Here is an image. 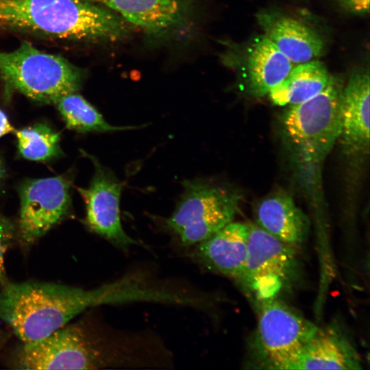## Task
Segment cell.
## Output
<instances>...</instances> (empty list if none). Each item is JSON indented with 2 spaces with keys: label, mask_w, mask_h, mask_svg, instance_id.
<instances>
[{
  "label": "cell",
  "mask_w": 370,
  "mask_h": 370,
  "mask_svg": "<svg viewBox=\"0 0 370 370\" xmlns=\"http://www.w3.org/2000/svg\"><path fill=\"white\" fill-rule=\"evenodd\" d=\"M149 289L138 275L128 274L98 288L53 283H7L0 291V319L24 343L42 339L88 308L145 301Z\"/></svg>",
  "instance_id": "1"
},
{
  "label": "cell",
  "mask_w": 370,
  "mask_h": 370,
  "mask_svg": "<svg viewBox=\"0 0 370 370\" xmlns=\"http://www.w3.org/2000/svg\"><path fill=\"white\" fill-rule=\"evenodd\" d=\"M140 338L112 331L95 334L79 325L63 326L47 336L24 343L16 365L23 369H95L136 367L141 362Z\"/></svg>",
  "instance_id": "2"
},
{
  "label": "cell",
  "mask_w": 370,
  "mask_h": 370,
  "mask_svg": "<svg viewBox=\"0 0 370 370\" xmlns=\"http://www.w3.org/2000/svg\"><path fill=\"white\" fill-rule=\"evenodd\" d=\"M0 28L73 40H116L125 21L88 0H0Z\"/></svg>",
  "instance_id": "3"
},
{
  "label": "cell",
  "mask_w": 370,
  "mask_h": 370,
  "mask_svg": "<svg viewBox=\"0 0 370 370\" xmlns=\"http://www.w3.org/2000/svg\"><path fill=\"white\" fill-rule=\"evenodd\" d=\"M0 75L14 89L45 103H55L79 88V71L64 58L43 52L24 41L16 49L0 52Z\"/></svg>",
  "instance_id": "4"
},
{
  "label": "cell",
  "mask_w": 370,
  "mask_h": 370,
  "mask_svg": "<svg viewBox=\"0 0 370 370\" xmlns=\"http://www.w3.org/2000/svg\"><path fill=\"white\" fill-rule=\"evenodd\" d=\"M343 88L332 77L317 95L304 102L288 106L284 112L281 118L283 132L304 160H322L338 140Z\"/></svg>",
  "instance_id": "5"
},
{
  "label": "cell",
  "mask_w": 370,
  "mask_h": 370,
  "mask_svg": "<svg viewBox=\"0 0 370 370\" xmlns=\"http://www.w3.org/2000/svg\"><path fill=\"white\" fill-rule=\"evenodd\" d=\"M176 208L164 221L184 245L198 244L233 221L237 196L227 188L204 179L185 180Z\"/></svg>",
  "instance_id": "6"
},
{
  "label": "cell",
  "mask_w": 370,
  "mask_h": 370,
  "mask_svg": "<svg viewBox=\"0 0 370 370\" xmlns=\"http://www.w3.org/2000/svg\"><path fill=\"white\" fill-rule=\"evenodd\" d=\"M258 302L256 359L266 369H290L319 327L278 298Z\"/></svg>",
  "instance_id": "7"
},
{
  "label": "cell",
  "mask_w": 370,
  "mask_h": 370,
  "mask_svg": "<svg viewBox=\"0 0 370 370\" xmlns=\"http://www.w3.org/2000/svg\"><path fill=\"white\" fill-rule=\"evenodd\" d=\"M247 256L240 281L257 301L278 298L292 289L301 275L296 249L256 223H247Z\"/></svg>",
  "instance_id": "8"
},
{
  "label": "cell",
  "mask_w": 370,
  "mask_h": 370,
  "mask_svg": "<svg viewBox=\"0 0 370 370\" xmlns=\"http://www.w3.org/2000/svg\"><path fill=\"white\" fill-rule=\"evenodd\" d=\"M70 183L63 176L27 180L20 188L19 231L31 243L45 234L68 213Z\"/></svg>",
  "instance_id": "9"
},
{
  "label": "cell",
  "mask_w": 370,
  "mask_h": 370,
  "mask_svg": "<svg viewBox=\"0 0 370 370\" xmlns=\"http://www.w3.org/2000/svg\"><path fill=\"white\" fill-rule=\"evenodd\" d=\"M95 173L89 186L77 188L86 204V221L96 234L116 247L127 249L138 243L124 231L120 218V197L123 184L115 174L92 159Z\"/></svg>",
  "instance_id": "10"
},
{
  "label": "cell",
  "mask_w": 370,
  "mask_h": 370,
  "mask_svg": "<svg viewBox=\"0 0 370 370\" xmlns=\"http://www.w3.org/2000/svg\"><path fill=\"white\" fill-rule=\"evenodd\" d=\"M369 81L368 70H358L350 75L343 88L338 140L348 153L369 152Z\"/></svg>",
  "instance_id": "11"
},
{
  "label": "cell",
  "mask_w": 370,
  "mask_h": 370,
  "mask_svg": "<svg viewBox=\"0 0 370 370\" xmlns=\"http://www.w3.org/2000/svg\"><path fill=\"white\" fill-rule=\"evenodd\" d=\"M248 226L231 222L198 243L195 258L210 270L240 282L247 256Z\"/></svg>",
  "instance_id": "12"
},
{
  "label": "cell",
  "mask_w": 370,
  "mask_h": 370,
  "mask_svg": "<svg viewBox=\"0 0 370 370\" xmlns=\"http://www.w3.org/2000/svg\"><path fill=\"white\" fill-rule=\"evenodd\" d=\"M255 218L256 225L295 249L308 238L309 218L283 190L262 199L256 206Z\"/></svg>",
  "instance_id": "13"
},
{
  "label": "cell",
  "mask_w": 370,
  "mask_h": 370,
  "mask_svg": "<svg viewBox=\"0 0 370 370\" xmlns=\"http://www.w3.org/2000/svg\"><path fill=\"white\" fill-rule=\"evenodd\" d=\"M258 21L263 34L293 63L313 60L323 51L321 37L299 21L271 12L259 14Z\"/></svg>",
  "instance_id": "14"
},
{
  "label": "cell",
  "mask_w": 370,
  "mask_h": 370,
  "mask_svg": "<svg viewBox=\"0 0 370 370\" xmlns=\"http://www.w3.org/2000/svg\"><path fill=\"white\" fill-rule=\"evenodd\" d=\"M361 358L348 339L333 328H318L290 369H361Z\"/></svg>",
  "instance_id": "15"
},
{
  "label": "cell",
  "mask_w": 370,
  "mask_h": 370,
  "mask_svg": "<svg viewBox=\"0 0 370 370\" xmlns=\"http://www.w3.org/2000/svg\"><path fill=\"white\" fill-rule=\"evenodd\" d=\"M151 34L166 32L185 18L188 0H92Z\"/></svg>",
  "instance_id": "16"
},
{
  "label": "cell",
  "mask_w": 370,
  "mask_h": 370,
  "mask_svg": "<svg viewBox=\"0 0 370 370\" xmlns=\"http://www.w3.org/2000/svg\"><path fill=\"white\" fill-rule=\"evenodd\" d=\"M293 68V62L264 34L248 48L245 73L247 87L254 97H263L278 85Z\"/></svg>",
  "instance_id": "17"
},
{
  "label": "cell",
  "mask_w": 370,
  "mask_h": 370,
  "mask_svg": "<svg viewBox=\"0 0 370 370\" xmlns=\"http://www.w3.org/2000/svg\"><path fill=\"white\" fill-rule=\"evenodd\" d=\"M332 77L324 64L313 60L292 68L268 95L271 101L278 106L297 104L322 91Z\"/></svg>",
  "instance_id": "18"
},
{
  "label": "cell",
  "mask_w": 370,
  "mask_h": 370,
  "mask_svg": "<svg viewBox=\"0 0 370 370\" xmlns=\"http://www.w3.org/2000/svg\"><path fill=\"white\" fill-rule=\"evenodd\" d=\"M56 104L66 127L78 132H110L138 127L110 125L93 106L76 92L62 97Z\"/></svg>",
  "instance_id": "19"
},
{
  "label": "cell",
  "mask_w": 370,
  "mask_h": 370,
  "mask_svg": "<svg viewBox=\"0 0 370 370\" xmlns=\"http://www.w3.org/2000/svg\"><path fill=\"white\" fill-rule=\"evenodd\" d=\"M20 155L32 161H47L61 153L60 134L45 123L14 130Z\"/></svg>",
  "instance_id": "20"
},
{
  "label": "cell",
  "mask_w": 370,
  "mask_h": 370,
  "mask_svg": "<svg viewBox=\"0 0 370 370\" xmlns=\"http://www.w3.org/2000/svg\"><path fill=\"white\" fill-rule=\"evenodd\" d=\"M14 224L0 214V286H1L8 283L4 267V256L14 240Z\"/></svg>",
  "instance_id": "21"
},
{
  "label": "cell",
  "mask_w": 370,
  "mask_h": 370,
  "mask_svg": "<svg viewBox=\"0 0 370 370\" xmlns=\"http://www.w3.org/2000/svg\"><path fill=\"white\" fill-rule=\"evenodd\" d=\"M349 12L356 14H365L369 10V0H338Z\"/></svg>",
  "instance_id": "22"
},
{
  "label": "cell",
  "mask_w": 370,
  "mask_h": 370,
  "mask_svg": "<svg viewBox=\"0 0 370 370\" xmlns=\"http://www.w3.org/2000/svg\"><path fill=\"white\" fill-rule=\"evenodd\" d=\"M14 131L5 114L0 110V138Z\"/></svg>",
  "instance_id": "23"
},
{
  "label": "cell",
  "mask_w": 370,
  "mask_h": 370,
  "mask_svg": "<svg viewBox=\"0 0 370 370\" xmlns=\"http://www.w3.org/2000/svg\"><path fill=\"white\" fill-rule=\"evenodd\" d=\"M5 177H6L5 168L3 164V162L0 159V188L3 186V184L4 183Z\"/></svg>",
  "instance_id": "24"
}]
</instances>
